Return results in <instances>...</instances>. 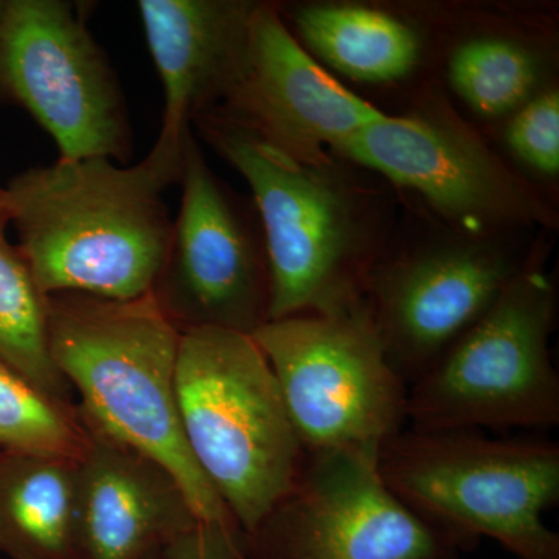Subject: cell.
<instances>
[{"label": "cell", "mask_w": 559, "mask_h": 559, "mask_svg": "<svg viewBox=\"0 0 559 559\" xmlns=\"http://www.w3.org/2000/svg\"><path fill=\"white\" fill-rule=\"evenodd\" d=\"M554 280L525 263L499 299L409 388L418 430L546 429L559 423V378L549 341Z\"/></svg>", "instance_id": "cell-6"}, {"label": "cell", "mask_w": 559, "mask_h": 559, "mask_svg": "<svg viewBox=\"0 0 559 559\" xmlns=\"http://www.w3.org/2000/svg\"><path fill=\"white\" fill-rule=\"evenodd\" d=\"M176 400L191 457L246 535L307 459L270 362L249 334L182 331Z\"/></svg>", "instance_id": "cell-4"}, {"label": "cell", "mask_w": 559, "mask_h": 559, "mask_svg": "<svg viewBox=\"0 0 559 559\" xmlns=\"http://www.w3.org/2000/svg\"><path fill=\"white\" fill-rule=\"evenodd\" d=\"M333 151L414 191L469 238L547 219L524 180L468 128L439 114H384Z\"/></svg>", "instance_id": "cell-11"}, {"label": "cell", "mask_w": 559, "mask_h": 559, "mask_svg": "<svg viewBox=\"0 0 559 559\" xmlns=\"http://www.w3.org/2000/svg\"><path fill=\"white\" fill-rule=\"evenodd\" d=\"M179 183L180 212L153 296L180 333L219 329L252 336L270 310L263 234L210 170L193 132Z\"/></svg>", "instance_id": "cell-10"}, {"label": "cell", "mask_w": 559, "mask_h": 559, "mask_svg": "<svg viewBox=\"0 0 559 559\" xmlns=\"http://www.w3.org/2000/svg\"><path fill=\"white\" fill-rule=\"evenodd\" d=\"M452 90L477 116L510 117L539 92L538 58L510 39L466 40L450 60Z\"/></svg>", "instance_id": "cell-20"}, {"label": "cell", "mask_w": 559, "mask_h": 559, "mask_svg": "<svg viewBox=\"0 0 559 559\" xmlns=\"http://www.w3.org/2000/svg\"><path fill=\"white\" fill-rule=\"evenodd\" d=\"M91 432L79 406L50 395L0 360V451L80 462Z\"/></svg>", "instance_id": "cell-19"}, {"label": "cell", "mask_w": 559, "mask_h": 559, "mask_svg": "<svg viewBox=\"0 0 559 559\" xmlns=\"http://www.w3.org/2000/svg\"><path fill=\"white\" fill-rule=\"evenodd\" d=\"M300 44L342 75L360 83H392L418 64L421 43L406 22L370 7L318 3L294 14ZM304 46V47H305Z\"/></svg>", "instance_id": "cell-17"}, {"label": "cell", "mask_w": 559, "mask_h": 559, "mask_svg": "<svg viewBox=\"0 0 559 559\" xmlns=\"http://www.w3.org/2000/svg\"><path fill=\"white\" fill-rule=\"evenodd\" d=\"M241 0H140L138 9L162 86L159 138L146 160L180 182L193 121L218 105L240 60L250 14Z\"/></svg>", "instance_id": "cell-14"}, {"label": "cell", "mask_w": 559, "mask_h": 559, "mask_svg": "<svg viewBox=\"0 0 559 559\" xmlns=\"http://www.w3.org/2000/svg\"><path fill=\"white\" fill-rule=\"evenodd\" d=\"M218 110L272 148L322 162L384 112L331 76L290 33L274 7L257 3L240 60Z\"/></svg>", "instance_id": "cell-12"}, {"label": "cell", "mask_w": 559, "mask_h": 559, "mask_svg": "<svg viewBox=\"0 0 559 559\" xmlns=\"http://www.w3.org/2000/svg\"><path fill=\"white\" fill-rule=\"evenodd\" d=\"M0 360L50 395L69 400V382L50 353L49 296L5 237H0Z\"/></svg>", "instance_id": "cell-18"}, {"label": "cell", "mask_w": 559, "mask_h": 559, "mask_svg": "<svg viewBox=\"0 0 559 559\" xmlns=\"http://www.w3.org/2000/svg\"><path fill=\"white\" fill-rule=\"evenodd\" d=\"M76 465L0 451V555L75 559Z\"/></svg>", "instance_id": "cell-16"}, {"label": "cell", "mask_w": 559, "mask_h": 559, "mask_svg": "<svg viewBox=\"0 0 559 559\" xmlns=\"http://www.w3.org/2000/svg\"><path fill=\"white\" fill-rule=\"evenodd\" d=\"M524 264L502 246L473 238L371 267L366 297L407 388L491 308Z\"/></svg>", "instance_id": "cell-13"}, {"label": "cell", "mask_w": 559, "mask_h": 559, "mask_svg": "<svg viewBox=\"0 0 559 559\" xmlns=\"http://www.w3.org/2000/svg\"><path fill=\"white\" fill-rule=\"evenodd\" d=\"M0 97L49 132L62 160L131 157L119 81L75 3L0 0Z\"/></svg>", "instance_id": "cell-8"}, {"label": "cell", "mask_w": 559, "mask_h": 559, "mask_svg": "<svg viewBox=\"0 0 559 559\" xmlns=\"http://www.w3.org/2000/svg\"><path fill=\"white\" fill-rule=\"evenodd\" d=\"M506 143L530 170L555 178L559 173V95L539 91L522 108L511 114Z\"/></svg>", "instance_id": "cell-21"}, {"label": "cell", "mask_w": 559, "mask_h": 559, "mask_svg": "<svg viewBox=\"0 0 559 559\" xmlns=\"http://www.w3.org/2000/svg\"><path fill=\"white\" fill-rule=\"evenodd\" d=\"M245 550L246 559H460L469 549L385 487L377 455L331 451L307 454Z\"/></svg>", "instance_id": "cell-9"}, {"label": "cell", "mask_w": 559, "mask_h": 559, "mask_svg": "<svg viewBox=\"0 0 559 559\" xmlns=\"http://www.w3.org/2000/svg\"><path fill=\"white\" fill-rule=\"evenodd\" d=\"M87 428L91 447L76 465L75 559H162L200 522L186 492L156 460Z\"/></svg>", "instance_id": "cell-15"}, {"label": "cell", "mask_w": 559, "mask_h": 559, "mask_svg": "<svg viewBox=\"0 0 559 559\" xmlns=\"http://www.w3.org/2000/svg\"><path fill=\"white\" fill-rule=\"evenodd\" d=\"M385 487L468 549L496 540L520 559H559L544 514L559 500V447L476 430L403 429L377 452Z\"/></svg>", "instance_id": "cell-5"}, {"label": "cell", "mask_w": 559, "mask_h": 559, "mask_svg": "<svg viewBox=\"0 0 559 559\" xmlns=\"http://www.w3.org/2000/svg\"><path fill=\"white\" fill-rule=\"evenodd\" d=\"M252 337L274 371L307 454L377 455L404 429L409 388L390 364L367 297L270 320Z\"/></svg>", "instance_id": "cell-7"}, {"label": "cell", "mask_w": 559, "mask_h": 559, "mask_svg": "<svg viewBox=\"0 0 559 559\" xmlns=\"http://www.w3.org/2000/svg\"><path fill=\"white\" fill-rule=\"evenodd\" d=\"M180 334L153 293L132 300L49 296L51 358L79 390L84 421L170 471L198 521L241 532L183 437L176 400Z\"/></svg>", "instance_id": "cell-2"}, {"label": "cell", "mask_w": 559, "mask_h": 559, "mask_svg": "<svg viewBox=\"0 0 559 559\" xmlns=\"http://www.w3.org/2000/svg\"><path fill=\"white\" fill-rule=\"evenodd\" d=\"M193 127L252 191L270 272L267 322L366 297L373 267L369 221L330 159L290 157L215 109Z\"/></svg>", "instance_id": "cell-3"}, {"label": "cell", "mask_w": 559, "mask_h": 559, "mask_svg": "<svg viewBox=\"0 0 559 559\" xmlns=\"http://www.w3.org/2000/svg\"><path fill=\"white\" fill-rule=\"evenodd\" d=\"M10 223L9 194L0 187V237H5V229Z\"/></svg>", "instance_id": "cell-23"}, {"label": "cell", "mask_w": 559, "mask_h": 559, "mask_svg": "<svg viewBox=\"0 0 559 559\" xmlns=\"http://www.w3.org/2000/svg\"><path fill=\"white\" fill-rule=\"evenodd\" d=\"M170 182L148 160L58 159L10 180L17 249L46 296L132 300L153 293L170 249Z\"/></svg>", "instance_id": "cell-1"}, {"label": "cell", "mask_w": 559, "mask_h": 559, "mask_svg": "<svg viewBox=\"0 0 559 559\" xmlns=\"http://www.w3.org/2000/svg\"><path fill=\"white\" fill-rule=\"evenodd\" d=\"M162 559H246L245 535L198 522L173 540Z\"/></svg>", "instance_id": "cell-22"}]
</instances>
